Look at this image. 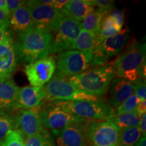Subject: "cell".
Returning <instances> with one entry per match:
<instances>
[{"mask_svg":"<svg viewBox=\"0 0 146 146\" xmlns=\"http://www.w3.org/2000/svg\"><path fill=\"white\" fill-rule=\"evenodd\" d=\"M52 34L32 27L14 42L18 61L32 63L52 53Z\"/></svg>","mask_w":146,"mask_h":146,"instance_id":"1","label":"cell"},{"mask_svg":"<svg viewBox=\"0 0 146 146\" xmlns=\"http://www.w3.org/2000/svg\"><path fill=\"white\" fill-rule=\"evenodd\" d=\"M114 76L112 64H108L67 79L80 91L99 98L106 94Z\"/></svg>","mask_w":146,"mask_h":146,"instance_id":"2","label":"cell"},{"mask_svg":"<svg viewBox=\"0 0 146 146\" xmlns=\"http://www.w3.org/2000/svg\"><path fill=\"white\" fill-rule=\"evenodd\" d=\"M145 43L135 41L112 63L114 76L131 83L139 78V71L145 64Z\"/></svg>","mask_w":146,"mask_h":146,"instance_id":"3","label":"cell"},{"mask_svg":"<svg viewBox=\"0 0 146 146\" xmlns=\"http://www.w3.org/2000/svg\"><path fill=\"white\" fill-rule=\"evenodd\" d=\"M45 97L43 102L50 103L66 101H100L96 97L80 91L66 78L55 74L54 77L43 86Z\"/></svg>","mask_w":146,"mask_h":146,"instance_id":"4","label":"cell"},{"mask_svg":"<svg viewBox=\"0 0 146 146\" xmlns=\"http://www.w3.org/2000/svg\"><path fill=\"white\" fill-rule=\"evenodd\" d=\"M130 40L127 27L116 35L106 38L97 36L92 53V66H104L108 60L117 56L126 48Z\"/></svg>","mask_w":146,"mask_h":146,"instance_id":"5","label":"cell"},{"mask_svg":"<svg viewBox=\"0 0 146 146\" xmlns=\"http://www.w3.org/2000/svg\"><path fill=\"white\" fill-rule=\"evenodd\" d=\"M92 54L67 50L58 55L55 74L68 78L81 74L88 70L92 64Z\"/></svg>","mask_w":146,"mask_h":146,"instance_id":"6","label":"cell"},{"mask_svg":"<svg viewBox=\"0 0 146 146\" xmlns=\"http://www.w3.org/2000/svg\"><path fill=\"white\" fill-rule=\"evenodd\" d=\"M33 27L49 33H55L64 17L61 11L39 1H27Z\"/></svg>","mask_w":146,"mask_h":146,"instance_id":"7","label":"cell"},{"mask_svg":"<svg viewBox=\"0 0 146 146\" xmlns=\"http://www.w3.org/2000/svg\"><path fill=\"white\" fill-rule=\"evenodd\" d=\"M83 119L107 120L114 117V110L101 101L55 102Z\"/></svg>","mask_w":146,"mask_h":146,"instance_id":"8","label":"cell"},{"mask_svg":"<svg viewBox=\"0 0 146 146\" xmlns=\"http://www.w3.org/2000/svg\"><path fill=\"white\" fill-rule=\"evenodd\" d=\"M85 129L91 146H120L119 129L110 120H87Z\"/></svg>","mask_w":146,"mask_h":146,"instance_id":"9","label":"cell"},{"mask_svg":"<svg viewBox=\"0 0 146 146\" xmlns=\"http://www.w3.org/2000/svg\"><path fill=\"white\" fill-rule=\"evenodd\" d=\"M42 119L43 127L56 133L65 129L71 124L85 121V119L72 114L68 109L52 102L47 106H42Z\"/></svg>","mask_w":146,"mask_h":146,"instance_id":"10","label":"cell"},{"mask_svg":"<svg viewBox=\"0 0 146 146\" xmlns=\"http://www.w3.org/2000/svg\"><path fill=\"white\" fill-rule=\"evenodd\" d=\"M13 130L21 133L24 138L41 132L44 129L42 119V105L30 109L19 110L13 117Z\"/></svg>","mask_w":146,"mask_h":146,"instance_id":"11","label":"cell"},{"mask_svg":"<svg viewBox=\"0 0 146 146\" xmlns=\"http://www.w3.org/2000/svg\"><path fill=\"white\" fill-rule=\"evenodd\" d=\"M81 29V22L64 16L52 40V53L60 54L68 50Z\"/></svg>","mask_w":146,"mask_h":146,"instance_id":"12","label":"cell"},{"mask_svg":"<svg viewBox=\"0 0 146 146\" xmlns=\"http://www.w3.org/2000/svg\"><path fill=\"white\" fill-rule=\"evenodd\" d=\"M56 70V60L52 56L29 63L25 66V74L33 87H43L52 79Z\"/></svg>","mask_w":146,"mask_h":146,"instance_id":"13","label":"cell"},{"mask_svg":"<svg viewBox=\"0 0 146 146\" xmlns=\"http://www.w3.org/2000/svg\"><path fill=\"white\" fill-rule=\"evenodd\" d=\"M87 120L71 124L56 135L55 146H91L86 133Z\"/></svg>","mask_w":146,"mask_h":146,"instance_id":"14","label":"cell"},{"mask_svg":"<svg viewBox=\"0 0 146 146\" xmlns=\"http://www.w3.org/2000/svg\"><path fill=\"white\" fill-rule=\"evenodd\" d=\"M14 42L9 33L0 43V81L10 79L16 68L18 59Z\"/></svg>","mask_w":146,"mask_h":146,"instance_id":"15","label":"cell"},{"mask_svg":"<svg viewBox=\"0 0 146 146\" xmlns=\"http://www.w3.org/2000/svg\"><path fill=\"white\" fill-rule=\"evenodd\" d=\"M45 92L43 87L26 86L20 88L12 110H27L41 105Z\"/></svg>","mask_w":146,"mask_h":146,"instance_id":"16","label":"cell"},{"mask_svg":"<svg viewBox=\"0 0 146 146\" xmlns=\"http://www.w3.org/2000/svg\"><path fill=\"white\" fill-rule=\"evenodd\" d=\"M110 85L109 104L112 108L119 106L134 93L132 83L124 78H114Z\"/></svg>","mask_w":146,"mask_h":146,"instance_id":"17","label":"cell"},{"mask_svg":"<svg viewBox=\"0 0 146 146\" xmlns=\"http://www.w3.org/2000/svg\"><path fill=\"white\" fill-rule=\"evenodd\" d=\"M94 10L90 0H69L68 3L60 11L65 17L81 23L84 18Z\"/></svg>","mask_w":146,"mask_h":146,"instance_id":"18","label":"cell"},{"mask_svg":"<svg viewBox=\"0 0 146 146\" xmlns=\"http://www.w3.org/2000/svg\"><path fill=\"white\" fill-rule=\"evenodd\" d=\"M10 27L18 35L23 33L33 27L30 12L26 5L20 7L11 14Z\"/></svg>","mask_w":146,"mask_h":146,"instance_id":"19","label":"cell"},{"mask_svg":"<svg viewBox=\"0 0 146 146\" xmlns=\"http://www.w3.org/2000/svg\"><path fill=\"white\" fill-rule=\"evenodd\" d=\"M19 89L12 78L0 81V112L12 108L17 98Z\"/></svg>","mask_w":146,"mask_h":146,"instance_id":"20","label":"cell"},{"mask_svg":"<svg viewBox=\"0 0 146 146\" xmlns=\"http://www.w3.org/2000/svg\"><path fill=\"white\" fill-rule=\"evenodd\" d=\"M96 39L97 35L96 34L82 29L68 50H77L79 52L92 54Z\"/></svg>","mask_w":146,"mask_h":146,"instance_id":"21","label":"cell"},{"mask_svg":"<svg viewBox=\"0 0 146 146\" xmlns=\"http://www.w3.org/2000/svg\"><path fill=\"white\" fill-rule=\"evenodd\" d=\"M108 13V12H105L98 9L94 10L84 18L81 23L82 29L94 33L98 36L101 29L102 21Z\"/></svg>","mask_w":146,"mask_h":146,"instance_id":"22","label":"cell"},{"mask_svg":"<svg viewBox=\"0 0 146 146\" xmlns=\"http://www.w3.org/2000/svg\"><path fill=\"white\" fill-rule=\"evenodd\" d=\"M141 115L137 112L123 113L118 114L110 119L114 123L118 129H125V128L139 127Z\"/></svg>","mask_w":146,"mask_h":146,"instance_id":"23","label":"cell"},{"mask_svg":"<svg viewBox=\"0 0 146 146\" xmlns=\"http://www.w3.org/2000/svg\"><path fill=\"white\" fill-rule=\"evenodd\" d=\"M141 137L139 127L119 129L120 146H135Z\"/></svg>","mask_w":146,"mask_h":146,"instance_id":"24","label":"cell"},{"mask_svg":"<svg viewBox=\"0 0 146 146\" xmlns=\"http://www.w3.org/2000/svg\"><path fill=\"white\" fill-rule=\"evenodd\" d=\"M25 146H55V145L50 133L44 129L41 132L25 138Z\"/></svg>","mask_w":146,"mask_h":146,"instance_id":"25","label":"cell"},{"mask_svg":"<svg viewBox=\"0 0 146 146\" xmlns=\"http://www.w3.org/2000/svg\"><path fill=\"white\" fill-rule=\"evenodd\" d=\"M13 117L4 111L0 112V145L2 143L7 134L13 130Z\"/></svg>","mask_w":146,"mask_h":146,"instance_id":"26","label":"cell"},{"mask_svg":"<svg viewBox=\"0 0 146 146\" xmlns=\"http://www.w3.org/2000/svg\"><path fill=\"white\" fill-rule=\"evenodd\" d=\"M141 101L135 94L129 97L128 99L120 104L119 106L117 107L116 110V115L123 114V113L133 112L136 111L137 107Z\"/></svg>","mask_w":146,"mask_h":146,"instance_id":"27","label":"cell"},{"mask_svg":"<svg viewBox=\"0 0 146 146\" xmlns=\"http://www.w3.org/2000/svg\"><path fill=\"white\" fill-rule=\"evenodd\" d=\"M0 146H25V139L18 131L12 130L7 134Z\"/></svg>","mask_w":146,"mask_h":146,"instance_id":"28","label":"cell"},{"mask_svg":"<svg viewBox=\"0 0 146 146\" xmlns=\"http://www.w3.org/2000/svg\"><path fill=\"white\" fill-rule=\"evenodd\" d=\"M133 92L138 97L141 101H145L146 100V85L145 79L138 78L135 81L132 83Z\"/></svg>","mask_w":146,"mask_h":146,"instance_id":"29","label":"cell"},{"mask_svg":"<svg viewBox=\"0 0 146 146\" xmlns=\"http://www.w3.org/2000/svg\"><path fill=\"white\" fill-rule=\"evenodd\" d=\"M93 6H96L98 10L110 12L114 9V1L112 0H90Z\"/></svg>","mask_w":146,"mask_h":146,"instance_id":"30","label":"cell"},{"mask_svg":"<svg viewBox=\"0 0 146 146\" xmlns=\"http://www.w3.org/2000/svg\"><path fill=\"white\" fill-rule=\"evenodd\" d=\"M110 15H112L114 19L116 20V23L118 24V26L119 28L123 30V27L125 22V17H124V12L122 10H118V9H113L109 12Z\"/></svg>","mask_w":146,"mask_h":146,"instance_id":"31","label":"cell"},{"mask_svg":"<svg viewBox=\"0 0 146 146\" xmlns=\"http://www.w3.org/2000/svg\"><path fill=\"white\" fill-rule=\"evenodd\" d=\"M7 4H8L9 11L11 14L16 10H17L18 8L23 6V5H26L27 1H21V0H6Z\"/></svg>","mask_w":146,"mask_h":146,"instance_id":"32","label":"cell"},{"mask_svg":"<svg viewBox=\"0 0 146 146\" xmlns=\"http://www.w3.org/2000/svg\"><path fill=\"white\" fill-rule=\"evenodd\" d=\"M10 27V18L7 17L5 14L0 10V28L8 31Z\"/></svg>","mask_w":146,"mask_h":146,"instance_id":"33","label":"cell"},{"mask_svg":"<svg viewBox=\"0 0 146 146\" xmlns=\"http://www.w3.org/2000/svg\"><path fill=\"white\" fill-rule=\"evenodd\" d=\"M68 1L69 0H53L52 7L58 10H61Z\"/></svg>","mask_w":146,"mask_h":146,"instance_id":"34","label":"cell"},{"mask_svg":"<svg viewBox=\"0 0 146 146\" xmlns=\"http://www.w3.org/2000/svg\"><path fill=\"white\" fill-rule=\"evenodd\" d=\"M0 10H1L7 17L10 18V12L9 11L8 4H7L6 0H0Z\"/></svg>","mask_w":146,"mask_h":146,"instance_id":"35","label":"cell"},{"mask_svg":"<svg viewBox=\"0 0 146 146\" xmlns=\"http://www.w3.org/2000/svg\"><path fill=\"white\" fill-rule=\"evenodd\" d=\"M139 128L142 133V137H145L146 135V114H143L141 116Z\"/></svg>","mask_w":146,"mask_h":146,"instance_id":"36","label":"cell"},{"mask_svg":"<svg viewBox=\"0 0 146 146\" xmlns=\"http://www.w3.org/2000/svg\"><path fill=\"white\" fill-rule=\"evenodd\" d=\"M136 111L140 115L145 114L146 112V101H140L137 107Z\"/></svg>","mask_w":146,"mask_h":146,"instance_id":"37","label":"cell"},{"mask_svg":"<svg viewBox=\"0 0 146 146\" xmlns=\"http://www.w3.org/2000/svg\"><path fill=\"white\" fill-rule=\"evenodd\" d=\"M9 33V32L8 31L5 30V29H3L1 28H0V43L2 42L6 36L8 35Z\"/></svg>","mask_w":146,"mask_h":146,"instance_id":"38","label":"cell"},{"mask_svg":"<svg viewBox=\"0 0 146 146\" xmlns=\"http://www.w3.org/2000/svg\"><path fill=\"white\" fill-rule=\"evenodd\" d=\"M135 146H146V139L145 137H142L140 140L137 142Z\"/></svg>","mask_w":146,"mask_h":146,"instance_id":"39","label":"cell"},{"mask_svg":"<svg viewBox=\"0 0 146 146\" xmlns=\"http://www.w3.org/2000/svg\"><path fill=\"white\" fill-rule=\"evenodd\" d=\"M39 1L41 3H43V4L50 5V6L52 7L53 0H39Z\"/></svg>","mask_w":146,"mask_h":146,"instance_id":"40","label":"cell"}]
</instances>
